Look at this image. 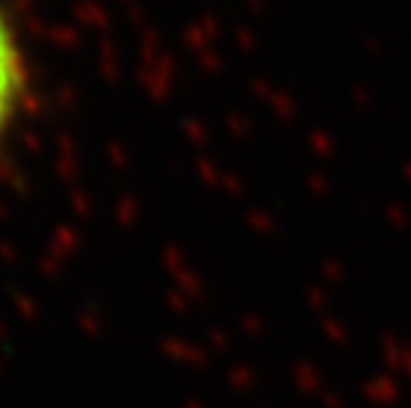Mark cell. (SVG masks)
Masks as SVG:
<instances>
[{
    "label": "cell",
    "mask_w": 411,
    "mask_h": 408,
    "mask_svg": "<svg viewBox=\"0 0 411 408\" xmlns=\"http://www.w3.org/2000/svg\"><path fill=\"white\" fill-rule=\"evenodd\" d=\"M29 96V75L16 27L0 3V141L19 123Z\"/></svg>",
    "instance_id": "1"
}]
</instances>
